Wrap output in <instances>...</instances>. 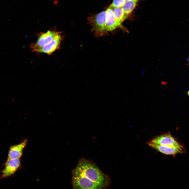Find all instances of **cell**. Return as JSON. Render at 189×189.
<instances>
[{
  "label": "cell",
  "mask_w": 189,
  "mask_h": 189,
  "mask_svg": "<svg viewBox=\"0 0 189 189\" xmlns=\"http://www.w3.org/2000/svg\"><path fill=\"white\" fill-rule=\"evenodd\" d=\"M125 0L126 1H130L131 0Z\"/></svg>",
  "instance_id": "cell-13"
},
{
  "label": "cell",
  "mask_w": 189,
  "mask_h": 189,
  "mask_svg": "<svg viewBox=\"0 0 189 189\" xmlns=\"http://www.w3.org/2000/svg\"><path fill=\"white\" fill-rule=\"evenodd\" d=\"M140 0H131L125 1L122 7L125 15L127 17Z\"/></svg>",
  "instance_id": "cell-11"
},
{
  "label": "cell",
  "mask_w": 189,
  "mask_h": 189,
  "mask_svg": "<svg viewBox=\"0 0 189 189\" xmlns=\"http://www.w3.org/2000/svg\"><path fill=\"white\" fill-rule=\"evenodd\" d=\"M125 1V0H113L111 5L114 7H122Z\"/></svg>",
  "instance_id": "cell-12"
},
{
  "label": "cell",
  "mask_w": 189,
  "mask_h": 189,
  "mask_svg": "<svg viewBox=\"0 0 189 189\" xmlns=\"http://www.w3.org/2000/svg\"><path fill=\"white\" fill-rule=\"evenodd\" d=\"M27 140L25 139L18 144L11 146L9 150L8 159H19L27 145Z\"/></svg>",
  "instance_id": "cell-9"
},
{
  "label": "cell",
  "mask_w": 189,
  "mask_h": 189,
  "mask_svg": "<svg viewBox=\"0 0 189 189\" xmlns=\"http://www.w3.org/2000/svg\"><path fill=\"white\" fill-rule=\"evenodd\" d=\"M149 142L166 147H180L182 146L177 141L170 133L156 136Z\"/></svg>",
  "instance_id": "cell-4"
},
{
  "label": "cell",
  "mask_w": 189,
  "mask_h": 189,
  "mask_svg": "<svg viewBox=\"0 0 189 189\" xmlns=\"http://www.w3.org/2000/svg\"><path fill=\"white\" fill-rule=\"evenodd\" d=\"M88 20L96 36H103L107 33L106 28V10L90 17Z\"/></svg>",
  "instance_id": "cell-2"
},
{
  "label": "cell",
  "mask_w": 189,
  "mask_h": 189,
  "mask_svg": "<svg viewBox=\"0 0 189 189\" xmlns=\"http://www.w3.org/2000/svg\"><path fill=\"white\" fill-rule=\"evenodd\" d=\"M61 32L55 30H48L39 34L36 42L30 45L31 50L33 52H36L38 49L50 44Z\"/></svg>",
  "instance_id": "cell-3"
},
{
  "label": "cell",
  "mask_w": 189,
  "mask_h": 189,
  "mask_svg": "<svg viewBox=\"0 0 189 189\" xmlns=\"http://www.w3.org/2000/svg\"><path fill=\"white\" fill-rule=\"evenodd\" d=\"M63 39V36L61 32L50 44L38 49L36 52L39 53H44L49 55L52 54L60 48Z\"/></svg>",
  "instance_id": "cell-6"
},
{
  "label": "cell",
  "mask_w": 189,
  "mask_h": 189,
  "mask_svg": "<svg viewBox=\"0 0 189 189\" xmlns=\"http://www.w3.org/2000/svg\"><path fill=\"white\" fill-rule=\"evenodd\" d=\"M72 174V183L74 189H105L111 182L109 177L95 163L84 158L79 160Z\"/></svg>",
  "instance_id": "cell-1"
},
{
  "label": "cell",
  "mask_w": 189,
  "mask_h": 189,
  "mask_svg": "<svg viewBox=\"0 0 189 189\" xmlns=\"http://www.w3.org/2000/svg\"><path fill=\"white\" fill-rule=\"evenodd\" d=\"M147 144L153 149L166 155L175 156L178 153H182L185 152L183 146L180 147H166L153 144L149 142Z\"/></svg>",
  "instance_id": "cell-8"
},
{
  "label": "cell",
  "mask_w": 189,
  "mask_h": 189,
  "mask_svg": "<svg viewBox=\"0 0 189 189\" xmlns=\"http://www.w3.org/2000/svg\"><path fill=\"white\" fill-rule=\"evenodd\" d=\"M106 28L107 33L118 28L124 29L122 24L116 19L110 6L106 10Z\"/></svg>",
  "instance_id": "cell-5"
},
{
  "label": "cell",
  "mask_w": 189,
  "mask_h": 189,
  "mask_svg": "<svg viewBox=\"0 0 189 189\" xmlns=\"http://www.w3.org/2000/svg\"><path fill=\"white\" fill-rule=\"evenodd\" d=\"M116 19L119 23H122L127 18L122 7H114L110 5Z\"/></svg>",
  "instance_id": "cell-10"
},
{
  "label": "cell",
  "mask_w": 189,
  "mask_h": 189,
  "mask_svg": "<svg viewBox=\"0 0 189 189\" xmlns=\"http://www.w3.org/2000/svg\"><path fill=\"white\" fill-rule=\"evenodd\" d=\"M20 165L19 159H8L4 169L1 171V177L3 178L13 175Z\"/></svg>",
  "instance_id": "cell-7"
}]
</instances>
